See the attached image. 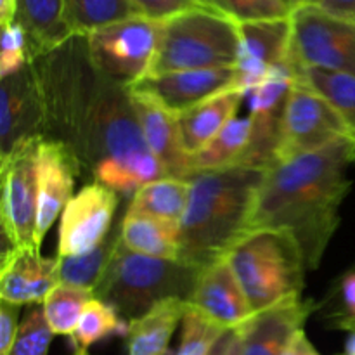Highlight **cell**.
I'll use <instances>...</instances> for the list:
<instances>
[{
    "label": "cell",
    "instance_id": "1",
    "mask_svg": "<svg viewBox=\"0 0 355 355\" xmlns=\"http://www.w3.org/2000/svg\"><path fill=\"white\" fill-rule=\"evenodd\" d=\"M31 62L44 97V137L64 142L94 182L134 196L166 177L146 146L130 92L97 71L85 37H71Z\"/></svg>",
    "mask_w": 355,
    "mask_h": 355
},
{
    "label": "cell",
    "instance_id": "2",
    "mask_svg": "<svg viewBox=\"0 0 355 355\" xmlns=\"http://www.w3.org/2000/svg\"><path fill=\"white\" fill-rule=\"evenodd\" d=\"M355 162V139L343 137L314 153L277 162L266 170L250 231L290 234L307 270L318 269L340 225V207L350 191L347 170Z\"/></svg>",
    "mask_w": 355,
    "mask_h": 355
},
{
    "label": "cell",
    "instance_id": "3",
    "mask_svg": "<svg viewBox=\"0 0 355 355\" xmlns=\"http://www.w3.org/2000/svg\"><path fill=\"white\" fill-rule=\"evenodd\" d=\"M263 173L238 165L191 177L189 203L179 231L182 262L203 269L224 259L248 234Z\"/></svg>",
    "mask_w": 355,
    "mask_h": 355
},
{
    "label": "cell",
    "instance_id": "4",
    "mask_svg": "<svg viewBox=\"0 0 355 355\" xmlns=\"http://www.w3.org/2000/svg\"><path fill=\"white\" fill-rule=\"evenodd\" d=\"M200 267L182 260H163L139 255L116 239L110 263L94 290V297L118 312L123 321L142 318L168 300L189 304Z\"/></svg>",
    "mask_w": 355,
    "mask_h": 355
},
{
    "label": "cell",
    "instance_id": "5",
    "mask_svg": "<svg viewBox=\"0 0 355 355\" xmlns=\"http://www.w3.org/2000/svg\"><path fill=\"white\" fill-rule=\"evenodd\" d=\"M225 260L238 277L253 314L302 298L307 266L297 241L286 232L250 231L229 250Z\"/></svg>",
    "mask_w": 355,
    "mask_h": 355
},
{
    "label": "cell",
    "instance_id": "6",
    "mask_svg": "<svg viewBox=\"0 0 355 355\" xmlns=\"http://www.w3.org/2000/svg\"><path fill=\"white\" fill-rule=\"evenodd\" d=\"M238 52V21L215 7H200L163 21L151 75L236 68Z\"/></svg>",
    "mask_w": 355,
    "mask_h": 355
},
{
    "label": "cell",
    "instance_id": "7",
    "mask_svg": "<svg viewBox=\"0 0 355 355\" xmlns=\"http://www.w3.org/2000/svg\"><path fill=\"white\" fill-rule=\"evenodd\" d=\"M163 21L135 16L87 35L90 61L110 82L130 89L151 75Z\"/></svg>",
    "mask_w": 355,
    "mask_h": 355
},
{
    "label": "cell",
    "instance_id": "8",
    "mask_svg": "<svg viewBox=\"0 0 355 355\" xmlns=\"http://www.w3.org/2000/svg\"><path fill=\"white\" fill-rule=\"evenodd\" d=\"M42 139H31L0 158V224L12 248L40 250L42 246L37 234L38 148Z\"/></svg>",
    "mask_w": 355,
    "mask_h": 355
},
{
    "label": "cell",
    "instance_id": "9",
    "mask_svg": "<svg viewBox=\"0 0 355 355\" xmlns=\"http://www.w3.org/2000/svg\"><path fill=\"white\" fill-rule=\"evenodd\" d=\"M291 62L355 75V26L315 3L297 6L291 12Z\"/></svg>",
    "mask_w": 355,
    "mask_h": 355
},
{
    "label": "cell",
    "instance_id": "10",
    "mask_svg": "<svg viewBox=\"0 0 355 355\" xmlns=\"http://www.w3.org/2000/svg\"><path fill=\"white\" fill-rule=\"evenodd\" d=\"M343 137L352 135L331 104L309 87L295 82L288 96L283 132L274 163L314 153Z\"/></svg>",
    "mask_w": 355,
    "mask_h": 355
},
{
    "label": "cell",
    "instance_id": "11",
    "mask_svg": "<svg viewBox=\"0 0 355 355\" xmlns=\"http://www.w3.org/2000/svg\"><path fill=\"white\" fill-rule=\"evenodd\" d=\"M295 82V66L288 61L274 68L266 80H262L245 96L250 106L252 137L241 165L262 170L274 165L283 132L288 96Z\"/></svg>",
    "mask_w": 355,
    "mask_h": 355
},
{
    "label": "cell",
    "instance_id": "12",
    "mask_svg": "<svg viewBox=\"0 0 355 355\" xmlns=\"http://www.w3.org/2000/svg\"><path fill=\"white\" fill-rule=\"evenodd\" d=\"M120 198L99 182L83 186L66 205L59 224L58 257L92 252L110 236Z\"/></svg>",
    "mask_w": 355,
    "mask_h": 355
},
{
    "label": "cell",
    "instance_id": "13",
    "mask_svg": "<svg viewBox=\"0 0 355 355\" xmlns=\"http://www.w3.org/2000/svg\"><path fill=\"white\" fill-rule=\"evenodd\" d=\"M45 132L44 97L33 62L2 78L0 85V158Z\"/></svg>",
    "mask_w": 355,
    "mask_h": 355
},
{
    "label": "cell",
    "instance_id": "14",
    "mask_svg": "<svg viewBox=\"0 0 355 355\" xmlns=\"http://www.w3.org/2000/svg\"><path fill=\"white\" fill-rule=\"evenodd\" d=\"M231 89H238L236 68L187 69L148 75L128 90L149 97L173 116H180L210 97Z\"/></svg>",
    "mask_w": 355,
    "mask_h": 355
},
{
    "label": "cell",
    "instance_id": "15",
    "mask_svg": "<svg viewBox=\"0 0 355 355\" xmlns=\"http://www.w3.org/2000/svg\"><path fill=\"white\" fill-rule=\"evenodd\" d=\"M238 89L248 94L277 66L291 61V16L238 23Z\"/></svg>",
    "mask_w": 355,
    "mask_h": 355
},
{
    "label": "cell",
    "instance_id": "16",
    "mask_svg": "<svg viewBox=\"0 0 355 355\" xmlns=\"http://www.w3.org/2000/svg\"><path fill=\"white\" fill-rule=\"evenodd\" d=\"M83 175L75 153L61 141L42 139L38 148V241H44L49 229L62 215L75 194L73 187Z\"/></svg>",
    "mask_w": 355,
    "mask_h": 355
},
{
    "label": "cell",
    "instance_id": "17",
    "mask_svg": "<svg viewBox=\"0 0 355 355\" xmlns=\"http://www.w3.org/2000/svg\"><path fill=\"white\" fill-rule=\"evenodd\" d=\"M59 284L58 257H42L40 250H3L0 263V300L17 305L44 304L52 288Z\"/></svg>",
    "mask_w": 355,
    "mask_h": 355
},
{
    "label": "cell",
    "instance_id": "18",
    "mask_svg": "<svg viewBox=\"0 0 355 355\" xmlns=\"http://www.w3.org/2000/svg\"><path fill=\"white\" fill-rule=\"evenodd\" d=\"M189 305L224 329L241 328L253 315L248 298L225 257L201 269Z\"/></svg>",
    "mask_w": 355,
    "mask_h": 355
},
{
    "label": "cell",
    "instance_id": "19",
    "mask_svg": "<svg viewBox=\"0 0 355 355\" xmlns=\"http://www.w3.org/2000/svg\"><path fill=\"white\" fill-rule=\"evenodd\" d=\"M318 309L315 302L297 298L253 314L238 328L241 355H283L295 333L304 329L305 321Z\"/></svg>",
    "mask_w": 355,
    "mask_h": 355
},
{
    "label": "cell",
    "instance_id": "20",
    "mask_svg": "<svg viewBox=\"0 0 355 355\" xmlns=\"http://www.w3.org/2000/svg\"><path fill=\"white\" fill-rule=\"evenodd\" d=\"M130 99L146 146L163 166L166 177L189 180L193 177L191 156L184 151L177 116L142 94L130 92Z\"/></svg>",
    "mask_w": 355,
    "mask_h": 355
},
{
    "label": "cell",
    "instance_id": "21",
    "mask_svg": "<svg viewBox=\"0 0 355 355\" xmlns=\"http://www.w3.org/2000/svg\"><path fill=\"white\" fill-rule=\"evenodd\" d=\"M243 99L245 94L239 89L225 90L177 116L184 151L194 156L207 148L225 125L238 116Z\"/></svg>",
    "mask_w": 355,
    "mask_h": 355
},
{
    "label": "cell",
    "instance_id": "22",
    "mask_svg": "<svg viewBox=\"0 0 355 355\" xmlns=\"http://www.w3.org/2000/svg\"><path fill=\"white\" fill-rule=\"evenodd\" d=\"M16 21L26 31L31 61L73 37L66 23L64 0H17Z\"/></svg>",
    "mask_w": 355,
    "mask_h": 355
},
{
    "label": "cell",
    "instance_id": "23",
    "mask_svg": "<svg viewBox=\"0 0 355 355\" xmlns=\"http://www.w3.org/2000/svg\"><path fill=\"white\" fill-rule=\"evenodd\" d=\"M187 302L168 300L128 322V355H166L170 340L182 322Z\"/></svg>",
    "mask_w": 355,
    "mask_h": 355
},
{
    "label": "cell",
    "instance_id": "24",
    "mask_svg": "<svg viewBox=\"0 0 355 355\" xmlns=\"http://www.w3.org/2000/svg\"><path fill=\"white\" fill-rule=\"evenodd\" d=\"M180 225L155 217L125 211L118 227L120 241L139 255L163 260H180Z\"/></svg>",
    "mask_w": 355,
    "mask_h": 355
},
{
    "label": "cell",
    "instance_id": "25",
    "mask_svg": "<svg viewBox=\"0 0 355 355\" xmlns=\"http://www.w3.org/2000/svg\"><path fill=\"white\" fill-rule=\"evenodd\" d=\"M189 180L163 177L142 186L132 196L127 211L180 225L189 203Z\"/></svg>",
    "mask_w": 355,
    "mask_h": 355
},
{
    "label": "cell",
    "instance_id": "26",
    "mask_svg": "<svg viewBox=\"0 0 355 355\" xmlns=\"http://www.w3.org/2000/svg\"><path fill=\"white\" fill-rule=\"evenodd\" d=\"M252 137L250 116H236L229 121L224 130L198 155L191 156L193 175L198 172L231 168L241 165Z\"/></svg>",
    "mask_w": 355,
    "mask_h": 355
},
{
    "label": "cell",
    "instance_id": "27",
    "mask_svg": "<svg viewBox=\"0 0 355 355\" xmlns=\"http://www.w3.org/2000/svg\"><path fill=\"white\" fill-rule=\"evenodd\" d=\"M295 73L298 83L309 87L331 104L333 110L349 127L350 135L355 139V75L318 68H297V66Z\"/></svg>",
    "mask_w": 355,
    "mask_h": 355
},
{
    "label": "cell",
    "instance_id": "28",
    "mask_svg": "<svg viewBox=\"0 0 355 355\" xmlns=\"http://www.w3.org/2000/svg\"><path fill=\"white\" fill-rule=\"evenodd\" d=\"M64 16L73 37H87L141 12L132 0H64Z\"/></svg>",
    "mask_w": 355,
    "mask_h": 355
},
{
    "label": "cell",
    "instance_id": "29",
    "mask_svg": "<svg viewBox=\"0 0 355 355\" xmlns=\"http://www.w3.org/2000/svg\"><path fill=\"white\" fill-rule=\"evenodd\" d=\"M116 232L107 236L104 243H101L92 252L75 257H58V276L59 283L69 286L83 288L94 291L110 263L113 250L116 246Z\"/></svg>",
    "mask_w": 355,
    "mask_h": 355
},
{
    "label": "cell",
    "instance_id": "30",
    "mask_svg": "<svg viewBox=\"0 0 355 355\" xmlns=\"http://www.w3.org/2000/svg\"><path fill=\"white\" fill-rule=\"evenodd\" d=\"M128 322L118 315V312L103 300L94 297L87 304L76 329L73 331L71 345L75 352H89L94 343L107 338V336H127Z\"/></svg>",
    "mask_w": 355,
    "mask_h": 355
},
{
    "label": "cell",
    "instance_id": "31",
    "mask_svg": "<svg viewBox=\"0 0 355 355\" xmlns=\"http://www.w3.org/2000/svg\"><path fill=\"white\" fill-rule=\"evenodd\" d=\"M94 291L69 284H55L44 300V312L54 335L71 336Z\"/></svg>",
    "mask_w": 355,
    "mask_h": 355
},
{
    "label": "cell",
    "instance_id": "32",
    "mask_svg": "<svg viewBox=\"0 0 355 355\" xmlns=\"http://www.w3.org/2000/svg\"><path fill=\"white\" fill-rule=\"evenodd\" d=\"M225 331L229 329H224L200 311L187 305V311L182 318L180 345L175 355H208Z\"/></svg>",
    "mask_w": 355,
    "mask_h": 355
},
{
    "label": "cell",
    "instance_id": "33",
    "mask_svg": "<svg viewBox=\"0 0 355 355\" xmlns=\"http://www.w3.org/2000/svg\"><path fill=\"white\" fill-rule=\"evenodd\" d=\"M52 336L54 333L45 318L44 305H31L21 319L19 331L9 355H49Z\"/></svg>",
    "mask_w": 355,
    "mask_h": 355
},
{
    "label": "cell",
    "instance_id": "34",
    "mask_svg": "<svg viewBox=\"0 0 355 355\" xmlns=\"http://www.w3.org/2000/svg\"><path fill=\"white\" fill-rule=\"evenodd\" d=\"M208 2L238 23L279 19V17H290L293 12L291 0H208Z\"/></svg>",
    "mask_w": 355,
    "mask_h": 355
},
{
    "label": "cell",
    "instance_id": "35",
    "mask_svg": "<svg viewBox=\"0 0 355 355\" xmlns=\"http://www.w3.org/2000/svg\"><path fill=\"white\" fill-rule=\"evenodd\" d=\"M30 49L24 28L17 21L2 28V52H0V80L21 71L30 64Z\"/></svg>",
    "mask_w": 355,
    "mask_h": 355
},
{
    "label": "cell",
    "instance_id": "36",
    "mask_svg": "<svg viewBox=\"0 0 355 355\" xmlns=\"http://www.w3.org/2000/svg\"><path fill=\"white\" fill-rule=\"evenodd\" d=\"M141 16L155 21H166L177 14L200 7H214L208 0H132Z\"/></svg>",
    "mask_w": 355,
    "mask_h": 355
},
{
    "label": "cell",
    "instance_id": "37",
    "mask_svg": "<svg viewBox=\"0 0 355 355\" xmlns=\"http://www.w3.org/2000/svg\"><path fill=\"white\" fill-rule=\"evenodd\" d=\"M19 324V307L0 300V355L10 354Z\"/></svg>",
    "mask_w": 355,
    "mask_h": 355
},
{
    "label": "cell",
    "instance_id": "38",
    "mask_svg": "<svg viewBox=\"0 0 355 355\" xmlns=\"http://www.w3.org/2000/svg\"><path fill=\"white\" fill-rule=\"evenodd\" d=\"M340 309L331 315L333 321L338 319H355V269H350L338 281L335 290Z\"/></svg>",
    "mask_w": 355,
    "mask_h": 355
},
{
    "label": "cell",
    "instance_id": "39",
    "mask_svg": "<svg viewBox=\"0 0 355 355\" xmlns=\"http://www.w3.org/2000/svg\"><path fill=\"white\" fill-rule=\"evenodd\" d=\"M315 6L342 19H350L355 16V0H318Z\"/></svg>",
    "mask_w": 355,
    "mask_h": 355
},
{
    "label": "cell",
    "instance_id": "40",
    "mask_svg": "<svg viewBox=\"0 0 355 355\" xmlns=\"http://www.w3.org/2000/svg\"><path fill=\"white\" fill-rule=\"evenodd\" d=\"M283 355H321L315 350V347L312 345V342L309 340V336L305 335L304 329L295 333L293 338L288 343L286 350H284Z\"/></svg>",
    "mask_w": 355,
    "mask_h": 355
},
{
    "label": "cell",
    "instance_id": "41",
    "mask_svg": "<svg viewBox=\"0 0 355 355\" xmlns=\"http://www.w3.org/2000/svg\"><path fill=\"white\" fill-rule=\"evenodd\" d=\"M338 329L349 331V338L345 343V352L343 355H355V319H338L333 321Z\"/></svg>",
    "mask_w": 355,
    "mask_h": 355
},
{
    "label": "cell",
    "instance_id": "42",
    "mask_svg": "<svg viewBox=\"0 0 355 355\" xmlns=\"http://www.w3.org/2000/svg\"><path fill=\"white\" fill-rule=\"evenodd\" d=\"M17 17V0H0V24L9 26Z\"/></svg>",
    "mask_w": 355,
    "mask_h": 355
},
{
    "label": "cell",
    "instance_id": "43",
    "mask_svg": "<svg viewBox=\"0 0 355 355\" xmlns=\"http://www.w3.org/2000/svg\"><path fill=\"white\" fill-rule=\"evenodd\" d=\"M232 335H234V329H229V331H225L224 335L218 338V342L215 343L214 349L210 350V354H208V355H225V354H227L229 343H231Z\"/></svg>",
    "mask_w": 355,
    "mask_h": 355
},
{
    "label": "cell",
    "instance_id": "44",
    "mask_svg": "<svg viewBox=\"0 0 355 355\" xmlns=\"http://www.w3.org/2000/svg\"><path fill=\"white\" fill-rule=\"evenodd\" d=\"M225 355H241V336H239L238 329H234V335H232L227 354Z\"/></svg>",
    "mask_w": 355,
    "mask_h": 355
},
{
    "label": "cell",
    "instance_id": "45",
    "mask_svg": "<svg viewBox=\"0 0 355 355\" xmlns=\"http://www.w3.org/2000/svg\"><path fill=\"white\" fill-rule=\"evenodd\" d=\"M291 3L295 9L297 6H305V3H318V0H291Z\"/></svg>",
    "mask_w": 355,
    "mask_h": 355
},
{
    "label": "cell",
    "instance_id": "46",
    "mask_svg": "<svg viewBox=\"0 0 355 355\" xmlns=\"http://www.w3.org/2000/svg\"><path fill=\"white\" fill-rule=\"evenodd\" d=\"M73 355H90L89 352H75Z\"/></svg>",
    "mask_w": 355,
    "mask_h": 355
},
{
    "label": "cell",
    "instance_id": "47",
    "mask_svg": "<svg viewBox=\"0 0 355 355\" xmlns=\"http://www.w3.org/2000/svg\"><path fill=\"white\" fill-rule=\"evenodd\" d=\"M347 21H350V23H352L354 26H355V16H354V17H350V19H347Z\"/></svg>",
    "mask_w": 355,
    "mask_h": 355
},
{
    "label": "cell",
    "instance_id": "48",
    "mask_svg": "<svg viewBox=\"0 0 355 355\" xmlns=\"http://www.w3.org/2000/svg\"><path fill=\"white\" fill-rule=\"evenodd\" d=\"M354 269H355V266H354Z\"/></svg>",
    "mask_w": 355,
    "mask_h": 355
}]
</instances>
